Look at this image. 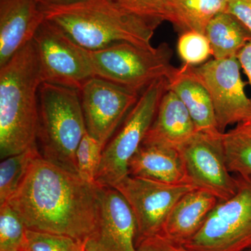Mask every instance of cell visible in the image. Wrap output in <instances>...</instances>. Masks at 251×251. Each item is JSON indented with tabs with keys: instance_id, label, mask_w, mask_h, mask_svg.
I'll return each instance as SVG.
<instances>
[{
	"instance_id": "cell-22",
	"label": "cell",
	"mask_w": 251,
	"mask_h": 251,
	"mask_svg": "<svg viewBox=\"0 0 251 251\" xmlns=\"http://www.w3.org/2000/svg\"><path fill=\"white\" fill-rule=\"evenodd\" d=\"M229 173L251 176V137L234 129L222 134Z\"/></svg>"
},
{
	"instance_id": "cell-33",
	"label": "cell",
	"mask_w": 251,
	"mask_h": 251,
	"mask_svg": "<svg viewBox=\"0 0 251 251\" xmlns=\"http://www.w3.org/2000/svg\"><path fill=\"white\" fill-rule=\"evenodd\" d=\"M85 251H99L93 245L88 242H85Z\"/></svg>"
},
{
	"instance_id": "cell-5",
	"label": "cell",
	"mask_w": 251,
	"mask_h": 251,
	"mask_svg": "<svg viewBox=\"0 0 251 251\" xmlns=\"http://www.w3.org/2000/svg\"><path fill=\"white\" fill-rule=\"evenodd\" d=\"M86 50L95 76L138 94L158 79H169L176 69L171 64L173 50L167 43L151 49L119 43Z\"/></svg>"
},
{
	"instance_id": "cell-4",
	"label": "cell",
	"mask_w": 251,
	"mask_h": 251,
	"mask_svg": "<svg viewBox=\"0 0 251 251\" xmlns=\"http://www.w3.org/2000/svg\"><path fill=\"white\" fill-rule=\"evenodd\" d=\"M87 133L78 91L43 82L37 138L44 158L77 174V149Z\"/></svg>"
},
{
	"instance_id": "cell-7",
	"label": "cell",
	"mask_w": 251,
	"mask_h": 251,
	"mask_svg": "<svg viewBox=\"0 0 251 251\" xmlns=\"http://www.w3.org/2000/svg\"><path fill=\"white\" fill-rule=\"evenodd\" d=\"M237 191L219 201L202 228L182 246L187 251H247L251 249V176L239 175Z\"/></svg>"
},
{
	"instance_id": "cell-30",
	"label": "cell",
	"mask_w": 251,
	"mask_h": 251,
	"mask_svg": "<svg viewBox=\"0 0 251 251\" xmlns=\"http://www.w3.org/2000/svg\"><path fill=\"white\" fill-rule=\"evenodd\" d=\"M237 57L251 86V41L243 48Z\"/></svg>"
},
{
	"instance_id": "cell-16",
	"label": "cell",
	"mask_w": 251,
	"mask_h": 251,
	"mask_svg": "<svg viewBox=\"0 0 251 251\" xmlns=\"http://www.w3.org/2000/svg\"><path fill=\"white\" fill-rule=\"evenodd\" d=\"M196 133L187 108L168 89L162 97L154 120L142 144L179 149Z\"/></svg>"
},
{
	"instance_id": "cell-18",
	"label": "cell",
	"mask_w": 251,
	"mask_h": 251,
	"mask_svg": "<svg viewBox=\"0 0 251 251\" xmlns=\"http://www.w3.org/2000/svg\"><path fill=\"white\" fill-rule=\"evenodd\" d=\"M168 82V89L184 104L197 131L209 135H221L218 129L210 95L195 74L193 66L184 64L179 69L176 68Z\"/></svg>"
},
{
	"instance_id": "cell-10",
	"label": "cell",
	"mask_w": 251,
	"mask_h": 251,
	"mask_svg": "<svg viewBox=\"0 0 251 251\" xmlns=\"http://www.w3.org/2000/svg\"><path fill=\"white\" fill-rule=\"evenodd\" d=\"M237 57L214 59L193 70L210 95L218 129L226 133L251 116V99L247 97Z\"/></svg>"
},
{
	"instance_id": "cell-11",
	"label": "cell",
	"mask_w": 251,
	"mask_h": 251,
	"mask_svg": "<svg viewBox=\"0 0 251 251\" xmlns=\"http://www.w3.org/2000/svg\"><path fill=\"white\" fill-rule=\"evenodd\" d=\"M78 92L87 133L104 148L140 95L97 76L87 81Z\"/></svg>"
},
{
	"instance_id": "cell-34",
	"label": "cell",
	"mask_w": 251,
	"mask_h": 251,
	"mask_svg": "<svg viewBox=\"0 0 251 251\" xmlns=\"http://www.w3.org/2000/svg\"><path fill=\"white\" fill-rule=\"evenodd\" d=\"M177 247L178 251H187L184 247Z\"/></svg>"
},
{
	"instance_id": "cell-19",
	"label": "cell",
	"mask_w": 251,
	"mask_h": 251,
	"mask_svg": "<svg viewBox=\"0 0 251 251\" xmlns=\"http://www.w3.org/2000/svg\"><path fill=\"white\" fill-rule=\"evenodd\" d=\"M204 34L210 44L213 57L217 59L237 57L251 41V31L237 18L227 12L213 18Z\"/></svg>"
},
{
	"instance_id": "cell-32",
	"label": "cell",
	"mask_w": 251,
	"mask_h": 251,
	"mask_svg": "<svg viewBox=\"0 0 251 251\" xmlns=\"http://www.w3.org/2000/svg\"><path fill=\"white\" fill-rule=\"evenodd\" d=\"M234 130L251 137V116L246 121L236 126Z\"/></svg>"
},
{
	"instance_id": "cell-26",
	"label": "cell",
	"mask_w": 251,
	"mask_h": 251,
	"mask_svg": "<svg viewBox=\"0 0 251 251\" xmlns=\"http://www.w3.org/2000/svg\"><path fill=\"white\" fill-rule=\"evenodd\" d=\"M85 242L62 234L28 229L23 251H85Z\"/></svg>"
},
{
	"instance_id": "cell-14",
	"label": "cell",
	"mask_w": 251,
	"mask_h": 251,
	"mask_svg": "<svg viewBox=\"0 0 251 251\" xmlns=\"http://www.w3.org/2000/svg\"><path fill=\"white\" fill-rule=\"evenodd\" d=\"M45 20L36 0H0V67L33 40Z\"/></svg>"
},
{
	"instance_id": "cell-21",
	"label": "cell",
	"mask_w": 251,
	"mask_h": 251,
	"mask_svg": "<svg viewBox=\"0 0 251 251\" xmlns=\"http://www.w3.org/2000/svg\"><path fill=\"white\" fill-rule=\"evenodd\" d=\"M41 154L36 143L25 151L5 158L0 164V205L9 202L27 176L33 161Z\"/></svg>"
},
{
	"instance_id": "cell-35",
	"label": "cell",
	"mask_w": 251,
	"mask_h": 251,
	"mask_svg": "<svg viewBox=\"0 0 251 251\" xmlns=\"http://www.w3.org/2000/svg\"><path fill=\"white\" fill-rule=\"evenodd\" d=\"M251 251V249H250V250H249V251Z\"/></svg>"
},
{
	"instance_id": "cell-31",
	"label": "cell",
	"mask_w": 251,
	"mask_h": 251,
	"mask_svg": "<svg viewBox=\"0 0 251 251\" xmlns=\"http://www.w3.org/2000/svg\"><path fill=\"white\" fill-rule=\"evenodd\" d=\"M36 1L41 5V7L44 8L73 4V3L77 2L82 0H36Z\"/></svg>"
},
{
	"instance_id": "cell-1",
	"label": "cell",
	"mask_w": 251,
	"mask_h": 251,
	"mask_svg": "<svg viewBox=\"0 0 251 251\" xmlns=\"http://www.w3.org/2000/svg\"><path fill=\"white\" fill-rule=\"evenodd\" d=\"M99 185L86 182L39 155L10 205L31 230L62 234L85 243L97 227Z\"/></svg>"
},
{
	"instance_id": "cell-12",
	"label": "cell",
	"mask_w": 251,
	"mask_h": 251,
	"mask_svg": "<svg viewBox=\"0 0 251 251\" xmlns=\"http://www.w3.org/2000/svg\"><path fill=\"white\" fill-rule=\"evenodd\" d=\"M179 150L193 184L212 193L219 201L235 194L237 179L227 169L222 134L198 132Z\"/></svg>"
},
{
	"instance_id": "cell-3",
	"label": "cell",
	"mask_w": 251,
	"mask_h": 251,
	"mask_svg": "<svg viewBox=\"0 0 251 251\" xmlns=\"http://www.w3.org/2000/svg\"><path fill=\"white\" fill-rule=\"evenodd\" d=\"M42 9L46 19L57 24L77 44L88 50L119 43L153 48L151 41L157 27L112 0H82Z\"/></svg>"
},
{
	"instance_id": "cell-9",
	"label": "cell",
	"mask_w": 251,
	"mask_h": 251,
	"mask_svg": "<svg viewBox=\"0 0 251 251\" xmlns=\"http://www.w3.org/2000/svg\"><path fill=\"white\" fill-rule=\"evenodd\" d=\"M113 188L122 193L134 214L135 248L147 238L161 236L167 217L175 204L186 193L199 188L191 184H167L130 175Z\"/></svg>"
},
{
	"instance_id": "cell-13",
	"label": "cell",
	"mask_w": 251,
	"mask_h": 251,
	"mask_svg": "<svg viewBox=\"0 0 251 251\" xmlns=\"http://www.w3.org/2000/svg\"><path fill=\"white\" fill-rule=\"evenodd\" d=\"M97 227L87 240L99 251H136V220L121 193L99 186Z\"/></svg>"
},
{
	"instance_id": "cell-6",
	"label": "cell",
	"mask_w": 251,
	"mask_h": 251,
	"mask_svg": "<svg viewBox=\"0 0 251 251\" xmlns=\"http://www.w3.org/2000/svg\"><path fill=\"white\" fill-rule=\"evenodd\" d=\"M168 85V79L162 77L140 94L120 128L104 148L96 177L99 186L115 187L128 176L130 159L141 146L152 125Z\"/></svg>"
},
{
	"instance_id": "cell-27",
	"label": "cell",
	"mask_w": 251,
	"mask_h": 251,
	"mask_svg": "<svg viewBox=\"0 0 251 251\" xmlns=\"http://www.w3.org/2000/svg\"><path fill=\"white\" fill-rule=\"evenodd\" d=\"M177 50L180 57L188 65L201 64L212 55L210 44L205 34L197 31H186L181 34Z\"/></svg>"
},
{
	"instance_id": "cell-23",
	"label": "cell",
	"mask_w": 251,
	"mask_h": 251,
	"mask_svg": "<svg viewBox=\"0 0 251 251\" xmlns=\"http://www.w3.org/2000/svg\"><path fill=\"white\" fill-rule=\"evenodd\" d=\"M27 228L9 202L0 205V251H23Z\"/></svg>"
},
{
	"instance_id": "cell-25",
	"label": "cell",
	"mask_w": 251,
	"mask_h": 251,
	"mask_svg": "<svg viewBox=\"0 0 251 251\" xmlns=\"http://www.w3.org/2000/svg\"><path fill=\"white\" fill-rule=\"evenodd\" d=\"M130 14L143 18L158 27L162 23L171 21L170 0H112Z\"/></svg>"
},
{
	"instance_id": "cell-2",
	"label": "cell",
	"mask_w": 251,
	"mask_h": 251,
	"mask_svg": "<svg viewBox=\"0 0 251 251\" xmlns=\"http://www.w3.org/2000/svg\"><path fill=\"white\" fill-rule=\"evenodd\" d=\"M40 66L33 41L0 67V156L25 151L36 143Z\"/></svg>"
},
{
	"instance_id": "cell-28",
	"label": "cell",
	"mask_w": 251,
	"mask_h": 251,
	"mask_svg": "<svg viewBox=\"0 0 251 251\" xmlns=\"http://www.w3.org/2000/svg\"><path fill=\"white\" fill-rule=\"evenodd\" d=\"M226 12L237 18L251 33V0H228Z\"/></svg>"
},
{
	"instance_id": "cell-20",
	"label": "cell",
	"mask_w": 251,
	"mask_h": 251,
	"mask_svg": "<svg viewBox=\"0 0 251 251\" xmlns=\"http://www.w3.org/2000/svg\"><path fill=\"white\" fill-rule=\"evenodd\" d=\"M228 0H170L171 23L182 33L193 31L205 34L213 18L226 12Z\"/></svg>"
},
{
	"instance_id": "cell-8",
	"label": "cell",
	"mask_w": 251,
	"mask_h": 251,
	"mask_svg": "<svg viewBox=\"0 0 251 251\" xmlns=\"http://www.w3.org/2000/svg\"><path fill=\"white\" fill-rule=\"evenodd\" d=\"M43 82L79 91L95 77L87 50L46 19L33 39Z\"/></svg>"
},
{
	"instance_id": "cell-15",
	"label": "cell",
	"mask_w": 251,
	"mask_h": 251,
	"mask_svg": "<svg viewBox=\"0 0 251 251\" xmlns=\"http://www.w3.org/2000/svg\"><path fill=\"white\" fill-rule=\"evenodd\" d=\"M219 202L212 193L196 188L180 198L170 211L162 237L176 247H182L202 228Z\"/></svg>"
},
{
	"instance_id": "cell-29",
	"label": "cell",
	"mask_w": 251,
	"mask_h": 251,
	"mask_svg": "<svg viewBox=\"0 0 251 251\" xmlns=\"http://www.w3.org/2000/svg\"><path fill=\"white\" fill-rule=\"evenodd\" d=\"M136 251H179L176 246L173 245L162 236L147 238L136 245Z\"/></svg>"
},
{
	"instance_id": "cell-24",
	"label": "cell",
	"mask_w": 251,
	"mask_h": 251,
	"mask_svg": "<svg viewBox=\"0 0 251 251\" xmlns=\"http://www.w3.org/2000/svg\"><path fill=\"white\" fill-rule=\"evenodd\" d=\"M104 147L87 133L84 135L75 153L77 175L86 182L96 184Z\"/></svg>"
},
{
	"instance_id": "cell-17",
	"label": "cell",
	"mask_w": 251,
	"mask_h": 251,
	"mask_svg": "<svg viewBox=\"0 0 251 251\" xmlns=\"http://www.w3.org/2000/svg\"><path fill=\"white\" fill-rule=\"evenodd\" d=\"M128 175L167 184H193L179 149L161 145L142 144L130 159Z\"/></svg>"
}]
</instances>
